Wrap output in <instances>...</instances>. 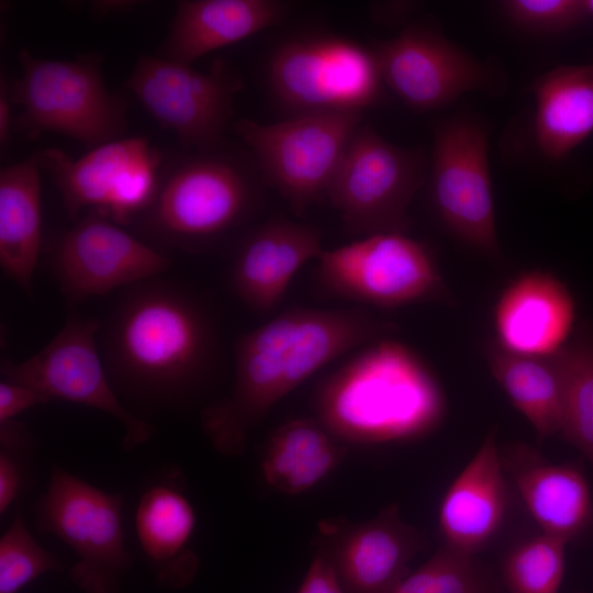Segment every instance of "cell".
Returning a JSON list of instances; mask_svg holds the SVG:
<instances>
[{
  "instance_id": "6da1fadb",
  "label": "cell",
  "mask_w": 593,
  "mask_h": 593,
  "mask_svg": "<svg viewBox=\"0 0 593 593\" xmlns=\"http://www.w3.org/2000/svg\"><path fill=\"white\" fill-rule=\"evenodd\" d=\"M394 328L363 307L282 312L236 340L232 390L202 411L203 432L221 454H240L250 429L281 399L333 360Z\"/></svg>"
},
{
  "instance_id": "7a4b0ae2",
  "label": "cell",
  "mask_w": 593,
  "mask_h": 593,
  "mask_svg": "<svg viewBox=\"0 0 593 593\" xmlns=\"http://www.w3.org/2000/svg\"><path fill=\"white\" fill-rule=\"evenodd\" d=\"M98 345L111 382L170 403L206 370L214 335L191 293L155 278L128 287L101 322Z\"/></svg>"
},
{
  "instance_id": "3957f363",
  "label": "cell",
  "mask_w": 593,
  "mask_h": 593,
  "mask_svg": "<svg viewBox=\"0 0 593 593\" xmlns=\"http://www.w3.org/2000/svg\"><path fill=\"white\" fill-rule=\"evenodd\" d=\"M315 410L337 438L382 443L429 432L441 417L444 401L421 358L387 336L357 349L323 382Z\"/></svg>"
},
{
  "instance_id": "277c9868",
  "label": "cell",
  "mask_w": 593,
  "mask_h": 593,
  "mask_svg": "<svg viewBox=\"0 0 593 593\" xmlns=\"http://www.w3.org/2000/svg\"><path fill=\"white\" fill-rule=\"evenodd\" d=\"M213 149L163 164L153 201L136 219L155 244L198 250L233 231L247 215L253 201L248 174Z\"/></svg>"
},
{
  "instance_id": "5b68a950",
  "label": "cell",
  "mask_w": 593,
  "mask_h": 593,
  "mask_svg": "<svg viewBox=\"0 0 593 593\" xmlns=\"http://www.w3.org/2000/svg\"><path fill=\"white\" fill-rule=\"evenodd\" d=\"M18 58L21 76L7 81L12 102L22 109L16 126L25 136L54 132L91 148L121 138L127 102L108 90L99 54L55 60L21 49Z\"/></svg>"
},
{
  "instance_id": "8992f818",
  "label": "cell",
  "mask_w": 593,
  "mask_h": 593,
  "mask_svg": "<svg viewBox=\"0 0 593 593\" xmlns=\"http://www.w3.org/2000/svg\"><path fill=\"white\" fill-rule=\"evenodd\" d=\"M267 79L292 115L362 112L380 100L383 85L370 48L335 35L282 43L269 59Z\"/></svg>"
},
{
  "instance_id": "52a82bcc",
  "label": "cell",
  "mask_w": 593,
  "mask_h": 593,
  "mask_svg": "<svg viewBox=\"0 0 593 593\" xmlns=\"http://www.w3.org/2000/svg\"><path fill=\"white\" fill-rule=\"evenodd\" d=\"M426 175L418 149L396 146L368 124L351 137L326 198L351 234H406L409 206Z\"/></svg>"
},
{
  "instance_id": "ba28073f",
  "label": "cell",
  "mask_w": 593,
  "mask_h": 593,
  "mask_svg": "<svg viewBox=\"0 0 593 593\" xmlns=\"http://www.w3.org/2000/svg\"><path fill=\"white\" fill-rule=\"evenodd\" d=\"M123 496L53 466L35 503L36 526L68 545L78 558L69 575L85 593H118L132 564L122 523Z\"/></svg>"
},
{
  "instance_id": "9c48e42d",
  "label": "cell",
  "mask_w": 593,
  "mask_h": 593,
  "mask_svg": "<svg viewBox=\"0 0 593 593\" xmlns=\"http://www.w3.org/2000/svg\"><path fill=\"white\" fill-rule=\"evenodd\" d=\"M361 122L362 112L299 114L270 124L243 119L235 132L254 152L267 182L302 213L326 198Z\"/></svg>"
},
{
  "instance_id": "30bf717a",
  "label": "cell",
  "mask_w": 593,
  "mask_h": 593,
  "mask_svg": "<svg viewBox=\"0 0 593 593\" xmlns=\"http://www.w3.org/2000/svg\"><path fill=\"white\" fill-rule=\"evenodd\" d=\"M34 155L51 175L70 220L94 210L121 226L149 206L164 164L163 154L142 136L114 139L76 159L55 147Z\"/></svg>"
},
{
  "instance_id": "8fae6325",
  "label": "cell",
  "mask_w": 593,
  "mask_h": 593,
  "mask_svg": "<svg viewBox=\"0 0 593 593\" xmlns=\"http://www.w3.org/2000/svg\"><path fill=\"white\" fill-rule=\"evenodd\" d=\"M316 279L328 293L382 309L438 300L445 295L428 248L405 234H378L323 250Z\"/></svg>"
},
{
  "instance_id": "7c38bea8",
  "label": "cell",
  "mask_w": 593,
  "mask_h": 593,
  "mask_svg": "<svg viewBox=\"0 0 593 593\" xmlns=\"http://www.w3.org/2000/svg\"><path fill=\"white\" fill-rule=\"evenodd\" d=\"M100 324L96 317L72 311L44 348L20 362L2 359L0 373L3 380L33 388L52 400H66L113 416L124 428L122 447L132 450L148 441L155 428L119 400L99 350Z\"/></svg>"
},
{
  "instance_id": "4fadbf2b",
  "label": "cell",
  "mask_w": 593,
  "mask_h": 593,
  "mask_svg": "<svg viewBox=\"0 0 593 593\" xmlns=\"http://www.w3.org/2000/svg\"><path fill=\"white\" fill-rule=\"evenodd\" d=\"M125 86L189 149L215 148L231 121L240 77L216 59L208 71L158 55L138 57Z\"/></svg>"
},
{
  "instance_id": "5bb4252c",
  "label": "cell",
  "mask_w": 593,
  "mask_h": 593,
  "mask_svg": "<svg viewBox=\"0 0 593 593\" xmlns=\"http://www.w3.org/2000/svg\"><path fill=\"white\" fill-rule=\"evenodd\" d=\"M488 148L480 122L465 116L438 122L430 183L434 206L446 227L470 247L495 256L499 243Z\"/></svg>"
},
{
  "instance_id": "9a60e30c",
  "label": "cell",
  "mask_w": 593,
  "mask_h": 593,
  "mask_svg": "<svg viewBox=\"0 0 593 593\" xmlns=\"http://www.w3.org/2000/svg\"><path fill=\"white\" fill-rule=\"evenodd\" d=\"M171 258L88 210L54 242L49 269L71 304L158 278Z\"/></svg>"
},
{
  "instance_id": "2e32d148",
  "label": "cell",
  "mask_w": 593,
  "mask_h": 593,
  "mask_svg": "<svg viewBox=\"0 0 593 593\" xmlns=\"http://www.w3.org/2000/svg\"><path fill=\"white\" fill-rule=\"evenodd\" d=\"M369 48L382 82L416 111L446 107L491 83L483 64L424 25H410Z\"/></svg>"
},
{
  "instance_id": "e0dca14e",
  "label": "cell",
  "mask_w": 593,
  "mask_h": 593,
  "mask_svg": "<svg viewBox=\"0 0 593 593\" xmlns=\"http://www.w3.org/2000/svg\"><path fill=\"white\" fill-rule=\"evenodd\" d=\"M426 544L425 535L401 517L396 504L366 522L323 521L314 540L346 593H392Z\"/></svg>"
},
{
  "instance_id": "ac0fdd59",
  "label": "cell",
  "mask_w": 593,
  "mask_h": 593,
  "mask_svg": "<svg viewBox=\"0 0 593 593\" xmlns=\"http://www.w3.org/2000/svg\"><path fill=\"white\" fill-rule=\"evenodd\" d=\"M504 473L492 429L441 499L438 525L444 546L473 557L493 539L507 512Z\"/></svg>"
},
{
  "instance_id": "d6986e66",
  "label": "cell",
  "mask_w": 593,
  "mask_h": 593,
  "mask_svg": "<svg viewBox=\"0 0 593 593\" xmlns=\"http://www.w3.org/2000/svg\"><path fill=\"white\" fill-rule=\"evenodd\" d=\"M574 301L567 286L549 272L532 270L516 277L494 309L497 345L528 356H550L567 344Z\"/></svg>"
},
{
  "instance_id": "ffe728a7",
  "label": "cell",
  "mask_w": 593,
  "mask_h": 593,
  "mask_svg": "<svg viewBox=\"0 0 593 593\" xmlns=\"http://www.w3.org/2000/svg\"><path fill=\"white\" fill-rule=\"evenodd\" d=\"M320 232L286 219L271 220L248 234L231 269L236 294L259 312L272 310L295 273L322 254Z\"/></svg>"
},
{
  "instance_id": "44dd1931",
  "label": "cell",
  "mask_w": 593,
  "mask_h": 593,
  "mask_svg": "<svg viewBox=\"0 0 593 593\" xmlns=\"http://www.w3.org/2000/svg\"><path fill=\"white\" fill-rule=\"evenodd\" d=\"M532 517L542 533L572 540L593 521V499L583 472L572 465L551 463L522 443L501 452Z\"/></svg>"
},
{
  "instance_id": "7402d4cb",
  "label": "cell",
  "mask_w": 593,
  "mask_h": 593,
  "mask_svg": "<svg viewBox=\"0 0 593 593\" xmlns=\"http://www.w3.org/2000/svg\"><path fill=\"white\" fill-rule=\"evenodd\" d=\"M290 4L279 0H182L158 56L191 65L203 55L279 23Z\"/></svg>"
},
{
  "instance_id": "603a6c76",
  "label": "cell",
  "mask_w": 593,
  "mask_h": 593,
  "mask_svg": "<svg viewBox=\"0 0 593 593\" xmlns=\"http://www.w3.org/2000/svg\"><path fill=\"white\" fill-rule=\"evenodd\" d=\"M134 527L158 582L169 589L189 584L199 559L190 547L197 514L184 492L172 481L152 484L137 502Z\"/></svg>"
},
{
  "instance_id": "cb8c5ba5",
  "label": "cell",
  "mask_w": 593,
  "mask_h": 593,
  "mask_svg": "<svg viewBox=\"0 0 593 593\" xmlns=\"http://www.w3.org/2000/svg\"><path fill=\"white\" fill-rule=\"evenodd\" d=\"M41 170L32 155L0 171V265L30 299L42 244Z\"/></svg>"
},
{
  "instance_id": "d4e9b609",
  "label": "cell",
  "mask_w": 593,
  "mask_h": 593,
  "mask_svg": "<svg viewBox=\"0 0 593 593\" xmlns=\"http://www.w3.org/2000/svg\"><path fill=\"white\" fill-rule=\"evenodd\" d=\"M530 91L537 146L547 158L561 159L593 132V65L556 67Z\"/></svg>"
},
{
  "instance_id": "484cf974",
  "label": "cell",
  "mask_w": 593,
  "mask_h": 593,
  "mask_svg": "<svg viewBox=\"0 0 593 593\" xmlns=\"http://www.w3.org/2000/svg\"><path fill=\"white\" fill-rule=\"evenodd\" d=\"M345 452L318 419L294 418L278 427L267 443L262 475L278 492L300 494L326 478Z\"/></svg>"
},
{
  "instance_id": "4316f807",
  "label": "cell",
  "mask_w": 593,
  "mask_h": 593,
  "mask_svg": "<svg viewBox=\"0 0 593 593\" xmlns=\"http://www.w3.org/2000/svg\"><path fill=\"white\" fill-rule=\"evenodd\" d=\"M490 371L512 404L528 419L539 439L560 434L562 390L552 355L528 356L486 347Z\"/></svg>"
},
{
  "instance_id": "83f0119b",
  "label": "cell",
  "mask_w": 593,
  "mask_h": 593,
  "mask_svg": "<svg viewBox=\"0 0 593 593\" xmlns=\"http://www.w3.org/2000/svg\"><path fill=\"white\" fill-rule=\"evenodd\" d=\"M552 357L562 390L560 434L593 466V335L575 337Z\"/></svg>"
},
{
  "instance_id": "f1b7e54d",
  "label": "cell",
  "mask_w": 593,
  "mask_h": 593,
  "mask_svg": "<svg viewBox=\"0 0 593 593\" xmlns=\"http://www.w3.org/2000/svg\"><path fill=\"white\" fill-rule=\"evenodd\" d=\"M569 542L541 532L516 545L505 557L502 570L510 593H558Z\"/></svg>"
},
{
  "instance_id": "f546056e",
  "label": "cell",
  "mask_w": 593,
  "mask_h": 593,
  "mask_svg": "<svg viewBox=\"0 0 593 593\" xmlns=\"http://www.w3.org/2000/svg\"><path fill=\"white\" fill-rule=\"evenodd\" d=\"M60 570L59 560L40 545L18 510L0 537V593H20L40 577Z\"/></svg>"
},
{
  "instance_id": "4dcf8cb0",
  "label": "cell",
  "mask_w": 593,
  "mask_h": 593,
  "mask_svg": "<svg viewBox=\"0 0 593 593\" xmlns=\"http://www.w3.org/2000/svg\"><path fill=\"white\" fill-rule=\"evenodd\" d=\"M392 593H482V583L473 557L443 546Z\"/></svg>"
},
{
  "instance_id": "1f68e13d",
  "label": "cell",
  "mask_w": 593,
  "mask_h": 593,
  "mask_svg": "<svg viewBox=\"0 0 593 593\" xmlns=\"http://www.w3.org/2000/svg\"><path fill=\"white\" fill-rule=\"evenodd\" d=\"M501 7L511 22L535 33L561 32L585 19L581 0H508Z\"/></svg>"
},
{
  "instance_id": "d6a6232c",
  "label": "cell",
  "mask_w": 593,
  "mask_h": 593,
  "mask_svg": "<svg viewBox=\"0 0 593 593\" xmlns=\"http://www.w3.org/2000/svg\"><path fill=\"white\" fill-rule=\"evenodd\" d=\"M53 401L27 385L2 380L0 382V423L14 419L21 413Z\"/></svg>"
},
{
  "instance_id": "836d02e7",
  "label": "cell",
  "mask_w": 593,
  "mask_h": 593,
  "mask_svg": "<svg viewBox=\"0 0 593 593\" xmlns=\"http://www.w3.org/2000/svg\"><path fill=\"white\" fill-rule=\"evenodd\" d=\"M296 593H346L331 560L320 550L315 553Z\"/></svg>"
},
{
  "instance_id": "e575fe53",
  "label": "cell",
  "mask_w": 593,
  "mask_h": 593,
  "mask_svg": "<svg viewBox=\"0 0 593 593\" xmlns=\"http://www.w3.org/2000/svg\"><path fill=\"white\" fill-rule=\"evenodd\" d=\"M15 452L0 448V515H4L21 495L24 484L22 465Z\"/></svg>"
},
{
  "instance_id": "d590c367",
  "label": "cell",
  "mask_w": 593,
  "mask_h": 593,
  "mask_svg": "<svg viewBox=\"0 0 593 593\" xmlns=\"http://www.w3.org/2000/svg\"><path fill=\"white\" fill-rule=\"evenodd\" d=\"M33 438L29 428L14 419L0 423V448L22 452L32 448Z\"/></svg>"
},
{
  "instance_id": "8d00e7d4",
  "label": "cell",
  "mask_w": 593,
  "mask_h": 593,
  "mask_svg": "<svg viewBox=\"0 0 593 593\" xmlns=\"http://www.w3.org/2000/svg\"><path fill=\"white\" fill-rule=\"evenodd\" d=\"M411 2H371L369 4L370 15L376 22L390 23L398 22L406 18L413 10Z\"/></svg>"
},
{
  "instance_id": "74e56055",
  "label": "cell",
  "mask_w": 593,
  "mask_h": 593,
  "mask_svg": "<svg viewBox=\"0 0 593 593\" xmlns=\"http://www.w3.org/2000/svg\"><path fill=\"white\" fill-rule=\"evenodd\" d=\"M12 100L10 98L8 81L2 76L0 82V143L1 146H5L10 137V132L12 127V112L11 104Z\"/></svg>"
},
{
  "instance_id": "f35d334b",
  "label": "cell",
  "mask_w": 593,
  "mask_h": 593,
  "mask_svg": "<svg viewBox=\"0 0 593 593\" xmlns=\"http://www.w3.org/2000/svg\"><path fill=\"white\" fill-rule=\"evenodd\" d=\"M142 3L144 2L137 0H98L92 1L89 7L91 13L101 19L110 14L133 11Z\"/></svg>"
},
{
  "instance_id": "ab89813d",
  "label": "cell",
  "mask_w": 593,
  "mask_h": 593,
  "mask_svg": "<svg viewBox=\"0 0 593 593\" xmlns=\"http://www.w3.org/2000/svg\"><path fill=\"white\" fill-rule=\"evenodd\" d=\"M584 18H593V0H581Z\"/></svg>"
}]
</instances>
